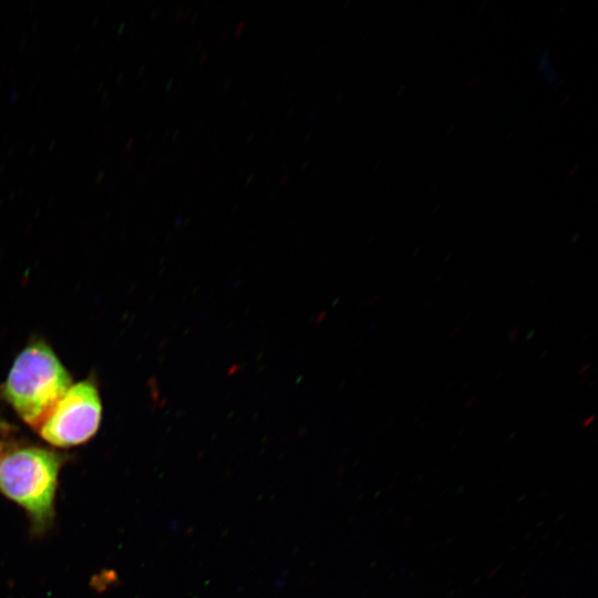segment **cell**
Here are the masks:
<instances>
[{
  "label": "cell",
  "instance_id": "cell-1",
  "mask_svg": "<svg viewBox=\"0 0 598 598\" xmlns=\"http://www.w3.org/2000/svg\"><path fill=\"white\" fill-rule=\"evenodd\" d=\"M68 460L65 453L35 444L9 446L0 457V493L23 509L34 535L54 523L59 476Z\"/></svg>",
  "mask_w": 598,
  "mask_h": 598
},
{
  "label": "cell",
  "instance_id": "cell-2",
  "mask_svg": "<svg viewBox=\"0 0 598 598\" xmlns=\"http://www.w3.org/2000/svg\"><path fill=\"white\" fill-rule=\"evenodd\" d=\"M72 384V378L43 340L29 342L14 359L0 392L34 430Z\"/></svg>",
  "mask_w": 598,
  "mask_h": 598
},
{
  "label": "cell",
  "instance_id": "cell-3",
  "mask_svg": "<svg viewBox=\"0 0 598 598\" xmlns=\"http://www.w3.org/2000/svg\"><path fill=\"white\" fill-rule=\"evenodd\" d=\"M102 403L93 379L72 383L35 431L54 447L66 448L86 443L97 432Z\"/></svg>",
  "mask_w": 598,
  "mask_h": 598
},
{
  "label": "cell",
  "instance_id": "cell-4",
  "mask_svg": "<svg viewBox=\"0 0 598 598\" xmlns=\"http://www.w3.org/2000/svg\"><path fill=\"white\" fill-rule=\"evenodd\" d=\"M1 425H0V457L2 456V454L4 453V451L8 448V445L6 444V441L3 439V432L1 430Z\"/></svg>",
  "mask_w": 598,
  "mask_h": 598
}]
</instances>
